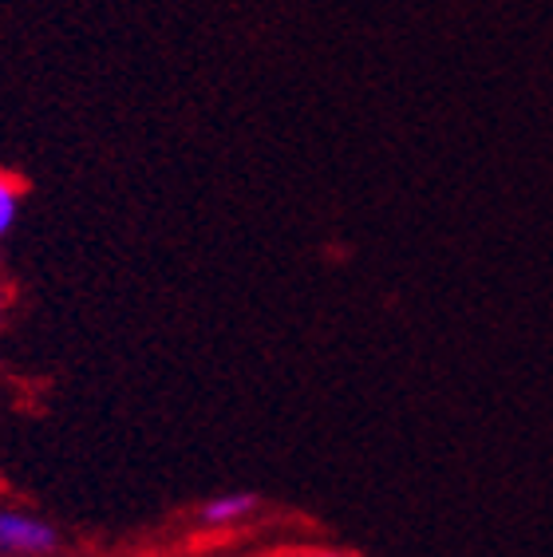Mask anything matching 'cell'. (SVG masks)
<instances>
[{
    "mask_svg": "<svg viewBox=\"0 0 553 557\" xmlns=\"http://www.w3.org/2000/svg\"><path fill=\"white\" fill-rule=\"evenodd\" d=\"M257 494L249 491H230V494H218V498H210V503H202V510H198V518H202V525H213V530H222V525H237L245 522V518L257 510Z\"/></svg>",
    "mask_w": 553,
    "mask_h": 557,
    "instance_id": "7a4b0ae2",
    "label": "cell"
},
{
    "mask_svg": "<svg viewBox=\"0 0 553 557\" xmlns=\"http://www.w3.org/2000/svg\"><path fill=\"white\" fill-rule=\"evenodd\" d=\"M60 534L52 522L28 510H0V557H44L52 554Z\"/></svg>",
    "mask_w": 553,
    "mask_h": 557,
    "instance_id": "6da1fadb",
    "label": "cell"
},
{
    "mask_svg": "<svg viewBox=\"0 0 553 557\" xmlns=\"http://www.w3.org/2000/svg\"><path fill=\"white\" fill-rule=\"evenodd\" d=\"M21 198H24L21 183L12 174L0 171V237H9V230L21 218Z\"/></svg>",
    "mask_w": 553,
    "mask_h": 557,
    "instance_id": "3957f363",
    "label": "cell"
},
{
    "mask_svg": "<svg viewBox=\"0 0 553 557\" xmlns=\"http://www.w3.org/2000/svg\"><path fill=\"white\" fill-rule=\"evenodd\" d=\"M0 312H4V289H0Z\"/></svg>",
    "mask_w": 553,
    "mask_h": 557,
    "instance_id": "277c9868",
    "label": "cell"
}]
</instances>
